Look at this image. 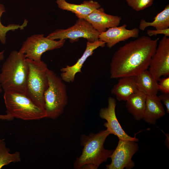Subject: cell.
Masks as SVG:
<instances>
[{"instance_id":"1","label":"cell","mask_w":169,"mask_h":169,"mask_svg":"<svg viewBox=\"0 0 169 169\" xmlns=\"http://www.w3.org/2000/svg\"><path fill=\"white\" fill-rule=\"evenodd\" d=\"M159 40L142 36L120 47L110 63V78L135 76L147 69Z\"/></svg>"},{"instance_id":"2","label":"cell","mask_w":169,"mask_h":169,"mask_svg":"<svg viewBox=\"0 0 169 169\" xmlns=\"http://www.w3.org/2000/svg\"><path fill=\"white\" fill-rule=\"evenodd\" d=\"M111 134L106 129L97 133L81 136L80 144L83 147L81 155L74 164L75 169H97L103 162L110 158L114 150L105 149L104 146L107 137Z\"/></svg>"},{"instance_id":"3","label":"cell","mask_w":169,"mask_h":169,"mask_svg":"<svg viewBox=\"0 0 169 169\" xmlns=\"http://www.w3.org/2000/svg\"><path fill=\"white\" fill-rule=\"evenodd\" d=\"M28 66L25 54L12 51L3 63L0 73V84L4 92L25 94Z\"/></svg>"},{"instance_id":"4","label":"cell","mask_w":169,"mask_h":169,"mask_svg":"<svg viewBox=\"0 0 169 169\" xmlns=\"http://www.w3.org/2000/svg\"><path fill=\"white\" fill-rule=\"evenodd\" d=\"M3 98L7 114L13 119L31 120L47 117L45 109L36 105L25 94L4 92Z\"/></svg>"},{"instance_id":"5","label":"cell","mask_w":169,"mask_h":169,"mask_svg":"<svg viewBox=\"0 0 169 169\" xmlns=\"http://www.w3.org/2000/svg\"><path fill=\"white\" fill-rule=\"evenodd\" d=\"M48 87L44 94V109L47 117L55 120L63 112L68 103L66 86L60 77L47 69Z\"/></svg>"},{"instance_id":"6","label":"cell","mask_w":169,"mask_h":169,"mask_svg":"<svg viewBox=\"0 0 169 169\" xmlns=\"http://www.w3.org/2000/svg\"><path fill=\"white\" fill-rule=\"evenodd\" d=\"M28 72L25 94L35 104L44 109V94L49 85L47 64L27 58Z\"/></svg>"},{"instance_id":"7","label":"cell","mask_w":169,"mask_h":169,"mask_svg":"<svg viewBox=\"0 0 169 169\" xmlns=\"http://www.w3.org/2000/svg\"><path fill=\"white\" fill-rule=\"evenodd\" d=\"M65 41V39L53 40L45 37L42 34H34L23 42L19 51L25 54L27 58L40 62L42 61L41 56L44 53L61 48Z\"/></svg>"},{"instance_id":"8","label":"cell","mask_w":169,"mask_h":169,"mask_svg":"<svg viewBox=\"0 0 169 169\" xmlns=\"http://www.w3.org/2000/svg\"><path fill=\"white\" fill-rule=\"evenodd\" d=\"M100 34L86 20L78 18L73 26L66 29H56L47 37L53 40L69 39L71 43L83 38L92 42L99 40Z\"/></svg>"},{"instance_id":"9","label":"cell","mask_w":169,"mask_h":169,"mask_svg":"<svg viewBox=\"0 0 169 169\" xmlns=\"http://www.w3.org/2000/svg\"><path fill=\"white\" fill-rule=\"evenodd\" d=\"M137 141L119 140L117 146L111 155V163L106 165L107 169H131L135 163L132 160L133 156L138 151Z\"/></svg>"},{"instance_id":"10","label":"cell","mask_w":169,"mask_h":169,"mask_svg":"<svg viewBox=\"0 0 169 169\" xmlns=\"http://www.w3.org/2000/svg\"><path fill=\"white\" fill-rule=\"evenodd\" d=\"M148 68L149 71L158 81L162 76H169V37L164 36L159 42L151 58Z\"/></svg>"},{"instance_id":"11","label":"cell","mask_w":169,"mask_h":169,"mask_svg":"<svg viewBox=\"0 0 169 169\" xmlns=\"http://www.w3.org/2000/svg\"><path fill=\"white\" fill-rule=\"evenodd\" d=\"M108 102L107 107L101 108L99 113L100 117L107 121V122L104 123V126L111 134L116 136L119 140L138 141V139L135 136L132 137L128 135L121 126L115 114L116 101L115 99L110 96L108 98Z\"/></svg>"},{"instance_id":"12","label":"cell","mask_w":169,"mask_h":169,"mask_svg":"<svg viewBox=\"0 0 169 169\" xmlns=\"http://www.w3.org/2000/svg\"><path fill=\"white\" fill-rule=\"evenodd\" d=\"M105 44V42L99 40L92 42L87 41L85 51L76 63L72 65H67L60 69V77L62 80L67 83L73 82L76 74L82 73L81 68L87 59L93 54L95 49L99 47H103Z\"/></svg>"},{"instance_id":"13","label":"cell","mask_w":169,"mask_h":169,"mask_svg":"<svg viewBox=\"0 0 169 169\" xmlns=\"http://www.w3.org/2000/svg\"><path fill=\"white\" fill-rule=\"evenodd\" d=\"M126 27L127 25L124 24L120 26L109 28L105 31L100 33L99 40L105 42L106 46L111 48L119 42L130 38H138L139 29L135 28L128 29Z\"/></svg>"},{"instance_id":"14","label":"cell","mask_w":169,"mask_h":169,"mask_svg":"<svg viewBox=\"0 0 169 169\" xmlns=\"http://www.w3.org/2000/svg\"><path fill=\"white\" fill-rule=\"evenodd\" d=\"M84 19L101 33L109 28L118 26L122 18L120 16L107 14L104 9L100 7L93 11Z\"/></svg>"},{"instance_id":"15","label":"cell","mask_w":169,"mask_h":169,"mask_svg":"<svg viewBox=\"0 0 169 169\" xmlns=\"http://www.w3.org/2000/svg\"><path fill=\"white\" fill-rule=\"evenodd\" d=\"M56 2L59 8L70 11L78 18L84 19L93 11L100 8L97 2L93 0L85 1L79 4L70 3L65 0H57Z\"/></svg>"},{"instance_id":"16","label":"cell","mask_w":169,"mask_h":169,"mask_svg":"<svg viewBox=\"0 0 169 169\" xmlns=\"http://www.w3.org/2000/svg\"><path fill=\"white\" fill-rule=\"evenodd\" d=\"M138 91L135 76H130L120 78L111 90V92L119 101H126Z\"/></svg>"},{"instance_id":"17","label":"cell","mask_w":169,"mask_h":169,"mask_svg":"<svg viewBox=\"0 0 169 169\" xmlns=\"http://www.w3.org/2000/svg\"><path fill=\"white\" fill-rule=\"evenodd\" d=\"M165 114L161 101L157 95L146 96L145 108L142 119L148 123L155 125L156 120Z\"/></svg>"},{"instance_id":"18","label":"cell","mask_w":169,"mask_h":169,"mask_svg":"<svg viewBox=\"0 0 169 169\" xmlns=\"http://www.w3.org/2000/svg\"><path fill=\"white\" fill-rule=\"evenodd\" d=\"M146 95L138 91L131 95L126 101L128 111L136 120L142 119L145 108Z\"/></svg>"},{"instance_id":"19","label":"cell","mask_w":169,"mask_h":169,"mask_svg":"<svg viewBox=\"0 0 169 169\" xmlns=\"http://www.w3.org/2000/svg\"><path fill=\"white\" fill-rule=\"evenodd\" d=\"M139 91L146 96L157 95L159 90L158 81L147 69L135 76Z\"/></svg>"},{"instance_id":"20","label":"cell","mask_w":169,"mask_h":169,"mask_svg":"<svg viewBox=\"0 0 169 169\" xmlns=\"http://www.w3.org/2000/svg\"><path fill=\"white\" fill-rule=\"evenodd\" d=\"M149 27H153L156 29H164L169 27V5H167L164 9L158 13L151 22H147L141 19L140 23L139 29L144 31Z\"/></svg>"},{"instance_id":"21","label":"cell","mask_w":169,"mask_h":169,"mask_svg":"<svg viewBox=\"0 0 169 169\" xmlns=\"http://www.w3.org/2000/svg\"><path fill=\"white\" fill-rule=\"evenodd\" d=\"M9 151L4 139H2L0 145V169L11 162H18L21 161L20 155L19 152L16 151L11 154Z\"/></svg>"},{"instance_id":"22","label":"cell","mask_w":169,"mask_h":169,"mask_svg":"<svg viewBox=\"0 0 169 169\" xmlns=\"http://www.w3.org/2000/svg\"><path fill=\"white\" fill-rule=\"evenodd\" d=\"M6 12L4 6L0 3V41L2 44H5L6 41L7 33L9 31H14L16 30L23 29L28 24V21L26 19L24 20L21 25L11 24L7 26L3 25L1 21V18L3 13Z\"/></svg>"},{"instance_id":"23","label":"cell","mask_w":169,"mask_h":169,"mask_svg":"<svg viewBox=\"0 0 169 169\" xmlns=\"http://www.w3.org/2000/svg\"><path fill=\"white\" fill-rule=\"evenodd\" d=\"M127 4L136 11H140L151 6L154 0H125Z\"/></svg>"},{"instance_id":"24","label":"cell","mask_w":169,"mask_h":169,"mask_svg":"<svg viewBox=\"0 0 169 169\" xmlns=\"http://www.w3.org/2000/svg\"><path fill=\"white\" fill-rule=\"evenodd\" d=\"M158 83L159 91L162 93H169V76L160 79Z\"/></svg>"},{"instance_id":"25","label":"cell","mask_w":169,"mask_h":169,"mask_svg":"<svg viewBox=\"0 0 169 169\" xmlns=\"http://www.w3.org/2000/svg\"><path fill=\"white\" fill-rule=\"evenodd\" d=\"M147 35L150 37L159 34L164 35V36L169 37V28L164 29L147 30Z\"/></svg>"},{"instance_id":"26","label":"cell","mask_w":169,"mask_h":169,"mask_svg":"<svg viewBox=\"0 0 169 169\" xmlns=\"http://www.w3.org/2000/svg\"><path fill=\"white\" fill-rule=\"evenodd\" d=\"M159 99L162 101L165 105L167 113H169V93L162 94L158 96Z\"/></svg>"},{"instance_id":"27","label":"cell","mask_w":169,"mask_h":169,"mask_svg":"<svg viewBox=\"0 0 169 169\" xmlns=\"http://www.w3.org/2000/svg\"><path fill=\"white\" fill-rule=\"evenodd\" d=\"M2 91V88L0 84V92ZM0 119L2 120H11L13 119V118L10 116L6 114L5 115H0Z\"/></svg>"},{"instance_id":"28","label":"cell","mask_w":169,"mask_h":169,"mask_svg":"<svg viewBox=\"0 0 169 169\" xmlns=\"http://www.w3.org/2000/svg\"><path fill=\"white\" fill-rule=\"evenodd\" d=\"M4 50L0 52V63L4 59Z\"/></svg>"},{"instance_id":"29","label":"cell","mask_w":169,"mask_h":169,"mask_svg":"<svg viewBox=\"0 0 169 169\" xmlns=\"http://www.w3.org/2000/svg\"><path fill=\"white\" fill-rule=\"evenodd\" d=\"M2 140V139H0V144H1V142Z\"/></svg>"}]
</instances>
